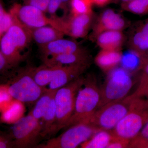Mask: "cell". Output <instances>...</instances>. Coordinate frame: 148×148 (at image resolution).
Wrapping results in <instances>:
<instances>
[{
	"label": "cell",
	"mask_w": 148,
	"mask_h": 148,
	"mask_svg": "<svg viewBox=\"0 0 148 148\" xmlns=\"http://www.w3.org/2000/svg\"><path fill=\"white\" fill-rule=\"evenodd\" d=\"M22 102L13 99L0 113V122L6 124H14L23 117L24 106Z\"/></svg>",
	"instance_id": "ffe728a7"
},
{
	"label": "cell",
	"mask_w": 148,
	"mask_h": 148,
	"mask_svg": "<svg viewBox=\"0 0 148 148\" xmlns=\"http://www.w3.org/2000/svg\"><path fill=\"white\" fill-rule=\"evenodd\" d=\"M131 24L130 21L120 14L112 9H106L99 14L93 24L89 38L95 41L98 35L103 32L111 30L123 31Z\"/></svg>",
	"instance_id": "7c38bea8"
},
{
	"label": "cell",
	"mask_w": 148,
	"mask_h": 148,
	"mask_svg": "<svg viewBox=\"0 0 148 148\" xmlns=\"http://www.w3.org/2000/svg\"><path fill=\"white\" fill-rule=\"evenodd\" d=\"M133 0H110V3H114L116 4L121 5L131 1Z\"/></svg>",
	"instance_id": "f35d334b"
},
{
	"label": "cell",
	"mask_w": 148,
	"mask_h": 148,
	"mask_svg": "<svg viewBox=\"0 0 148 148\" xmlns=\"http://www.w3.org/2000/svg\"><path fill=\"white\" fill-rule=\"evenodd\" d=\"M142 71H143V74L141 79L148 81V60L146 58H145Z\"/></svg>",
	"instance_id": "d590c367"
},
{
	"label": "cell",
	"mask_w": 148,
	"mask_h": 148,
	"mask_svg": "<svg viewBox=\"0 0 148 148\" xmlns=\"http://www.w3.org/2000/svg\"><path fill=\"white\" fill-rule=\"evenodd\" d=\"M122 55L121 51L101 49L95 56L97 66L106 73L120 65Z\"/></svg>",
	"instance_id": "d6986e66"
},
{
	"label": "cell",
	"mask_w": 148,
	"mask_h": 148,
	"mask_svg": "<svg viewBox=\"0 0 148 148\" xmlns=\"http://www.w3.org/2000/svg\"><path fill=\"white\" fill-rule=\"evenodd\" d=\"M14 148L13 140L10 135L0 133V148Z\"/></svg>",
	"instance_id": "1f68e13d"
},
{
	"label": "cell",
	"mask_w": 148,
	"mask_h": 148,
	"mask_svg": "<svg viewBox=\"0 0 148 148\" xmlns=\"http://www.w3.org/2000/svg\"><path fill=\"white\" fill-rule=\"evenodd\" d=\"M53 68L45 65L32 69V75L35 81L42 87L45 88L53 79Z\"/></svg>",
	"instance_id": "d4e9b609"
},
{
	"label": "cell",
	"mask_w": 148,
	"mask_h": 148,
	"mask_svg": "<svg viewBox=\"0 0 148 148\" xmlns=\"http://www.w3.org/2000/svg\"><path fill=\"white\" fill-rule=\"evenodd\" d=\"M145 58L134 51L128 49L122 53L120 65L132 75L142 70Z\"/></svg>",
	"instance_id": "44dd1931"
},
{
	"label": "cell",
	"mask_w": 148,
	"mask_h": 148,
	"mask_svg": "<svg viewBox=\"0 0 148 148\" xmlns=\"http://www.w3.org/2000/svg\"><path fill=\"white\" fill-rule=\"evenodd\" d=\"M90 65H76L53 67V79L49 89L56 90L82 75Z\"/></svg>",
	"instance_id": "9a60e30c"
},
{
	"label": "cell",
	"mask_w": 148,
	"mask_h": 148,
	"mask_svg": "<svg viewBox=\"0 0 148 148\" xmlns=\"http://www.w3.org/2000/svg\"><path fill=\"white\" fill-rule=\"evenodd\" d=\"M126 41V36L123 31H106L98 35L95 41L101 49L121 51Z\"/></svg>",
	"instance_id": "e0dca14e"
},
{
	"label": "cell",
	"mask_w": 148,
	"mask_h": 148,
	"mask_svg": "<svg viewBox=\"0 0 148 148\" xmlns=\"http://www.w3.org/2000/svg\"><path fill=\"white\" fill-rule=\"evenodd\" d=\"M14 22L0 38V51L15 67L27 58L32 40L30 29L14 18Z\"/></svg>",
	"instance_id": "6da1fadb"
},
{
	"label": "cell",
	"mask_w": 148,
	"mask_h": 148,
	"mask_svg": "<svg viewBox=\"0 0 148 148\" xmlns=\"http://www.w3.org/2000/svg\"><path fill=\"white\" fill-rule=\"evenodd\" d=\"M56 90L47 88L36 102L34 107L29 114L39 120H41L47 110L51 99L55 95Z\"/></svg>",
	"instance_id": "cb8c5ba5"
},
{
	"label": "cell",
	"mask_w": 148,
	"mask_h": 148,
	"mask_svg": "<svg viewBox=\"0 0 148 148\" xmlns=\"http://www.w3.org/2000/svg\"><path fill=\"white\" fill-rule=\"evenodd\" d=\"M101 97V89L95 77L92 75L85 77L77 94L73 113L63 129L80 123L89 122L99 108Z\"/></svg>",
	"instance_id": "7a4b0ae2"
},
{
	"label": "cell",
	"mask_w": 148,
	"mask_h": 148,
	"mask_svg": "<svg viewBox=\"0 0 148 148\" xmlns=\"http://www.w3.org/2000/svg\"><path fill=\"white\" fill-rule=\"evenodd\" d=\"M7 12V11L5 10L4 8L1 1L0 0V24L2 21L3 18L4 17Z\"/></svg>",
	"instance_id": "74e56055"
},
{
	"label": "cell",
	"mask_w": 148,
	"mask_h": 148,
	"mask_svg": "<svg viewBox=\"0 0 148 148\" xmlns=\"http://www.w3.org/2000/svg\"><path fill=\"white\" fill-rule=\"evenodd\" d=\"M41 133L40 121L29 114L13 124L10 135L14 148H36L42 139Z\"/></svg>",
	"instance_id": "9c48e42d"
},
{
	"label": "cell",
	"mask_w": 148,
	"mask_h": 148,
	"mask_svg": "<svg viewBox=\"0 0 148 148\" xmlns=\"http://www.w3.org/2000/svg\"><path fill=\"white\" fill-rule=\"evenodd\" d=\"M137 135L148 143V121Z\"/></svg>",
	"instance_id": "e575fe53"
},
{
	"label": "cell",
	"mask_w": 148,
	"mask_h": 148,
	"mask_svg": "<svg viewBox=\"0 0 148 148\" xmlns=\"http://www.w3.org/2000/svg\"><path fill=\"white\" fill-rule=\"evenodd\" d=\"M129 142L130 140L116 138L114 136L113 139L107 148H128Z\"/></svg>",
	"instance_id": "d6a6232c"
},
{
	"label": "cell",
	"mask_w": 148,
	"mask_h": 148,
	"mask_svg": "<svg viewBox=\"0 0 148 148\" xmlns=\"http://www.w3.org/2000/svg\"><path fill=\"white\" fill-rule=\"evenodd\" d=\"M84 80L85 77L82 75L56 90L54 96L56 108L55 133L64 129L72 116L77 94Z\"/></svg>",
	"instance_id": "8992f818"
},
{
	"label": "cell",
	"mask_w": 148,
	"mask_h": 148,
	"mask_svg": "<svg viewBox=\"0 0 148 148\" xmlns=\"http://www.w3.org/2000/svg\"><path fill=\"white\" fill-rule=\"evenodd\" d=\"M54 96L51 99L47 110L40 120L42 139L55 134L56 108Z\"/></svg>",
	"instance_id": "7402d4cb"
},
{
	"label": "cell",
	"mask_w": 148,
	"mask_h": 148,
	"mask_svg": "<svg viewBox=\"0 0 148 148\" xmlns=\"http://www.w3.org/2000/svg\"><path fill=\"white\" fill-rule=\"evenodd\" d=\"M135 92L140 97L146 95L148 97V81L141 79L140 86Z\"/></svg>",
	"instance_id": "836d02e7"
},
{
	"label": "cell",
	"mask_w": 148,
	"mask_h": 148,
	"mask_svg": "<svg viewBox=\"0 0 148 148\" xmlns=\"http://www.w3.org/2000/svg\"><path fill=\"white\" fill-rule=\"evenodd\" d=\"M126 36L127 49L134 51L144 58L148 57V18L130 26Z\"/></svg>",
	"instance_id": "4fadbf2b"
},
{
	"label": "cell",
	"mask_w": 148,
	"mask_h": 148,
	"mask_svg": "<svg viewBox=\"0 0 148 148\" xmlns=\"http://www.w3.org/2000/svg\"><path fill=\"white\" fill-rule=\"evenodd\" d=\"M13 99L9 92L8 84H0V113Z\"/></svg>",
	"instance_id": "f546056e"
},
{
	"label": "cell",
	"mask_w": 148,
	"mask_h": 148,
	"mask_svg": "<svg viewBox=\"0 0 148 148\" xmlns=\"http://www.w3.org/2000/svg\"><path fill=\"white\" fill-rule=\"evenodd\" d=\"M14 67L3 55L0 51V78L5 80Z\"/></svg>",
	"instance_id": "f1b7e54d"
},
{
	"label": "cell",
	"mask_w": 148,
	"mask_h": 148,
	"mask_svg": "<svg viewBox=\"0 0 148 148\" xmlns=\"http://www.w3.org/2000/svg\"><path fill=\"white\" fill-rule=\"evenodd\" d=\"M9 11L16 21L29 29L50 25V18L42 11L33 6L16 3Z\"/></svg>",
	"instance_id": "8fae6325"
},
{
	"label": "cell",
	"mask_w": 148,
	"mask_h": 148,
	"mask_svg": "<svg viewBox=\"0 0 148 148\" xmlns=\"http://www.w3.org/2000/svg\"><path fill=\"white\" fill-rule=\"evenodd\" d=\"M148 121V101L135 97L130 110L112 130L116 137L130 140L141 131Z\"/></svg>",
	"instance_id": "277c9868"
},
{
	"label": "cell",
	"mask_w": 148,
	"mask_h": 148,
	"mask_svg": "<svg viewBox=\"0 0 148 148\" xmlns=\"http://www.w3.org/2000/svg\"><path fill=\"white\" fill-rule=\"evenodd\" d=\"M138 96L132 95L100 108L95 112L89 122L99 130H112L130 110L132 102Z\"/></svg>",
	"instance_id": "52a82bcc"
},
{
	"label": "cell",
	"mask_w": 148,
	"mask_h": 148,
	"mask_svg": "<svg viewBox=\"0 0 148 148\" xmlns=\"http://www.w3.org/2000/svg\"><path fill=\"white\" fill-rule=\"evenodd\" d=\"M39 48L41 58L73 53L84 48L77 42L64 38L56 40Z\"/></svg>",
	"instance_id": "2e32d148"
},
{
	"label": "cell",
	"mask_w": 148,
	"mask_h": 148,
	"mask_svg": "<svg viewBox=\"0 0 148 148\" xmlns=\"http://www.w3.org/2000/svg\"></svg>",
	"instance_id": "b9f144b4"
},
{
	"label": "cell",
	"mask_w": 148,
	"mask_h": 148,
	"mask_svg": "<svg viewBox=\"0 0 148 148\" xmlns=\"http://www.w3.org/2000/svg\"><path fill=\"white\" fill-rule=\"evenodd\" d=\"M70 0H49L47 12L51 18H55L59 10H63L66 17L68 12L70 11Z\"/></svg>",
	"instance_id": "83f0119b"
},
{
	"label": "cell",
	"mask_w": 148,
	"mask_h": 148,
	"mask_svg": "<svg viewBox=\"0 0 148 148\" xmlns=\"http://www.w3.org/2000/svg\"><path fill=\"white\" fill-rule=\"evenodd\" d=\"M114 138L112 130H100L80 146L83 148H107Z\"/></svg>",
	"instance_id": "603a6c76"
},
{
	"label": "cell",
	"mask_w": 148,
	"mask_h": 148,
	"mask_svg": "<svg viewBox=\"0 0 148 148\" xmlns=\"http://www.w3.org/2000/svg\"><path fill=\"white\" fill-rule=\"evenodd\" d=\"M43 65L49 67L76 65H90L91 57L85 48L73 53L42 57Z\"/></svg>",
	"instance_id": "5bb4252c"
},
{
	"label": "cell",
	"mask_w": 148,
	"mask_h": 148,
	"mask_svg": "<svg viewBox=\"0 0 148 148\" xmlns=\"http://www.w3.org/2000/svg\"><path fill=\"white\" fill-rule=\"evenodd\" d=\"M147 148H148V147H147Z\"/></svg>",
	"instance_id": "60d3db41"
},
{
	"label": "cell",
	"mask_w": 148,
	"mask_h": 148,
	"mask_svg": "<svg viewBox=\"0 0 148 148\" xmlns=\"http://www.w3.org/2000/svg\"><path fill=\"white\" fill-rule=\"evenodd\" d=\"M107 74L106 81L100 88L101 101L98 109L125 98L133 85L132 74L121 66H117Z\"/></svg>",
	"instance_id": "5b68a950"
},
{
	"label": "cell",
	"mask_w": 148,
	"mask_h": 148,
	"mask_svg": "<svg viewBox=\"0 0 148 148\" xmlns=\"http://www.w3.org/2000/svg\"><path fill=\"white\" fill-rule=\"evenodd\" d=\"M92 5L91 0H70V14L76 16L93 13Z\"/></svg>",
	"instance_id": "4316f807"
},
{
	"label": "cell",
	"mask_w": 148,
	"mask_h": 148,
	"mask_svg": "<svg viewBox=\"0 0 148 148\" xmlns=\"http://www.w3.org/2000/svg\"><path fill=\"white\" fill-rule=\"evenodd\" d=\"M24 4L29 5L40 10L45 13L47 12L49 0H23Z\"/></svg>",
	"instance_id": "4dcf8cb0"
},
{
	"label": "cell",
	"mask_w": 148,
	"mask_h": 148,
	"mask_svg": "<svg viewBox=\"0 0 148 148\" xmlns=\"http://www.w3.org/2000/svg\"><path fill=\"white\" fill-rule=\"evenodd\" d=\"M30 30L32 40L38 47L64 38L65 35L61 31L51 25H46Z\"/></svg>",
	"instance_id": "ac0fdd59"
},
{
	"label": "cell",
	"mask_w": 148,
	"mask_h": 148,
	"mask_svg": "<svg viewBox=\"0 0 148 148\" xmlns=\"http://www.w3.org/2000/svg\"><path fill=\"white\" fill-rule=\"evenodd\" d=\"M51 26L74 38H83L87 36L94 20V14L69 15L68 17L51 18Z\"/></svg>",
	"instance_id": "30bf717a"
},
{
	"label": "cell",
	"mask_w": 148,
	"mask_h": 148,
	"mask_svg": "<svg viewBox=\"0 0 148 148\" xmlns=\"http://www.w3.org/2000/svg\"><path fill=\"white\" fill-rule=\"evenodd\" d=\"M33 67L14 69L6 80L10 94L13 99L23 103H32L37 100L47 88L42 87L35 81L32 75Z\"/></svg>",
	"instance_id": "3957f363"
},
{
	"label": "cell",
	"mask_w": 148,
	"mask_h": 148,
	"mask_svg": "<svg viewBox=\"0 0 148 148\" xmlns=\"http://www.w3.org/2000/svg\"><path fill=\"white\" fill-rule=\"evenodd\" d=\"M120 6L122 10L136 15L143 16L148 14V0H133Z\"/></svg>",
	"instance_id": "484cf974"
},
{
	"label": "cell",
	"mask_w": 148,
	"mask_h": 148,
	"mask_svg": "<svg viewBox=\"0 0 148 148\" xmlns=\"http://www.w3.org/2000/svg\"><path fill=\"white\" fill-rule=\"evenodd\" d=\"M146 58V59H147V60H148V57H147V58Z\"/></svg>",
	"instance_id": "ab89813d"
},
{
	"label": "cell",
	"mask_w": 148,
	"mask_h": 148,
	"mask_svg": "<svg viewBox=\"0 0 148 148\" xmlns=\"http://www.w3.org/2000/svg\"><path fill=\"white\" fill-rule=\"evenodd\" d=\"M98 129L89 122L77 123L70 126L61 135L51 138L36 148H75L87 141Z\"/></svg>",
	"instance_id": "ba28073f"
},
{
	"label": "cell",
	"mask_w": 148,
	"mask_h": 148,
	"mask_svg": "<svg viewBox=\"0 0 148 148\" xmlns=\"http://www.w3.org/2000/svg\"><path fill=\"white\" fill-rule=\"evenodd\" d=\"M92 4L102 7L110 3V0H91Z\"/></svg>",
	"instance_id": "8d00e7d4"
}]
</instances>
